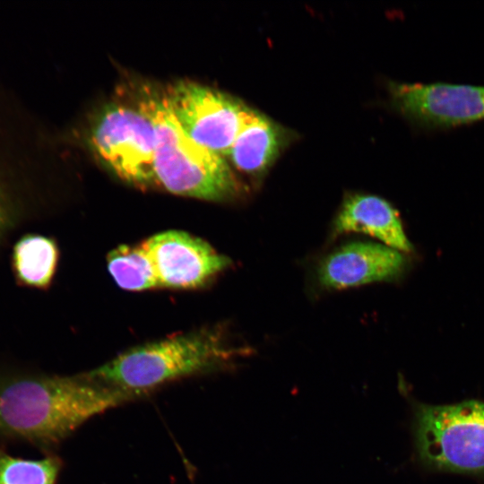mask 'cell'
Returning <instances> with one entry per match:
<instances>
[{
	"label": "cell",
	"mask_w": 484,
	"mask_h": 484,
	"mask_svg": "<svg viewBox=\"0 0 484 484\" xmlns=\"http://www.w3.org/2000/svg\"><path fill=\"white\" fill-rule=\"evenodd\" d=\"M136 397L82 375L0 374V445L50 450L92 416Z\"/></svg>",
	"instance_id": "6da1fadb"
},
{
	"label": "cell",
	"mask_w": 484,
	"mask_h": 484,
	"mask_svg": "<svg viewBox=\"0 0 484 484\" xmlns=\"http://www.w3.org/2000/svg\"><path fill=\"white\" fill-rule=\"evenodd\" d=\"M242 352L220 330L203 329L134 347L82 376L142 396L167 382L224 366Z\"/></svg>",
	"instance_id": "7a4b0ae2"
},
{
	"label": "cell",
	"mask_w": 484,
	"mask_h": 484,
	"mask_svg": "<svg viewBox=\"0 0 484 484\" xmlns=\"http://www.w3.org/2000/svg\"><path fill=\"white\" fill-rule=\"evenodd\" d=\"M138 100L155 128L156 186L174 194L216 202L233 199L241 193V184L225 159L185 133L164 93H145Z\"/></svg>",
	"instance_id": "3957f363"
},
{
	"label": "cell",
	"mask_w": 484,
	"mask_h": 484,
	"mask_svg": "<svg viewBox=\"0 0 484 484\" xmlns=\"http://www.w3.org/2000/svg\"><path fill=\"white\" fill-rule=\"evenodd\" d=\"M416 441L421 459L433 467L484 472V402L420 406Z\"/></svg>",
	"instance_id": "277c9868"
},
{
	"label": "cell",
	"mask_w": 484,
	"mask_h": 484,
	"mask_svg": "<svg viewBox=\"0 0 484 484\" xmlns=\"http://www.w3.org/2000/svg\"><path fill=\"white\" fill-rule=\"evenodd\" d=\"M90 144L99 160L122 180L139 187L156 186L155 128L138 102L107 105L93 122Z\"/></svg>",
	"instance_id": "5b68a950"
},
{
	"label": "cell",
	"mask_w": 484,
	"mask_h": 484,
	"mask_svg": "<svg viewBox=\"0 0 484 484\" xmlns=\"http://www.w3.org/2000/svg\"><path fill=\"white\" fill-rule=\"evenodd\" d=\"M164 95L185 133L223 158L255 112L228 94L190 81L175 82Z\"/></svg>",
	"instance_id": "8992f818"
},
{
	"label": "cell",
	"mask_w": 484,
	"mask_h": 484,
	"mask_svg": "<svg viewBox=\"0 0 484 484\" xmlns=\"http://www.w3.org/2000/svg\"><path fill=\"white\" fill-rule=\"evenodd\" d=\"M390 95L397 111L427 130L484 120V85L394 82Z\"/></svg>",
	"instance_id": "52a82bcc"
},
{
	"label": "cell",
	"mask_w": 484,
	"mask_h": 484,
	"mask_svg": "<svg viewBox=\"0 0 484 484\" xmlns=\"http://www.w3.org/2000/svg\"><path fill=\"white\" fill-rule=\"evenodd\" d=\"M143 244L152 260L160 287L198 288L231 264L229 257L210 244L185 231L160 232Z\"/></svg>",
	"instance_id": "ba28073f"
},
{
	"label": "cell",
	"mask_w": 484,
	"mask_h": 484,
	"mask_svg": "<svg viewBox=\"0 0 484 484\" xmlns=\"http://www.w3.org/2000/svg\"><path fill=\"white\" fill-rule=\"evenodd\" d=\"M405 262L403 253L384 244L353 242L321 261L318 281L327 289L341 290L392 280L402 272Z\"/></svg>",
	"instance_id": "9c48e42d"
},
{
	"label": "cell",
	"mask_w": 484,
	"mask_h": 484,
	"mask_svg": "<svg viewBox=\"0 0 484 484\" xmlns=\"http://www.w3.org/2000/svg\"><path fill=\"white\" fill-rule=\"evenodd\" d=\"M332 229L334 237L350 232L363 233L402 253L412 249L396 210L376 195L348 196L333 220Z\"/></svg>",
	"instance_id": "30bf717a"
},
{
	"label": "cell",
	"mask_w": 484,
	"mask_h": 484,
	"mask_svg": "<svg viewBox=\"0 0 484 484\" xmlns=\"http://www.w3.org/2000/svg\"><path fill=\"white\" fill-rule=\"evenodd\" d=\"M283 143V131L255 111L238 134L227 157L237 169L260 175L276 159Z\"/></svg>",
	"instance_id": "8fae6325"
},
{
	"label": "cell",
	"mask_w": 484,
	"mask_h": 484,
	"mask_svg": "<svg viewBox=\"0 0 484 484\" xmlns=\"http://www.w3.org/2000/svg\"><path fill=\"white\" fill-rule=\"evenodd\" d=\"M58 249L53 239L40 235H26L13 250L12 263L16 279L22 285L47 288L55 274Z\"/></svg>",
	"instance_id": "7c38bea8"
},
{
	"label": "cell",
	"mask_w": 484,
	"mask_h": 484,
	"mask_svg": "<svg viewBox=\"0 0 484 484\" xmlns=\"http://www.w3.org/2000/svg\"><path fill=\"white\" fill-rule=\"evenodd\" d=\"M108 269L122 289L140 291L160 287L149 252L143 244L121 245L107 257Z\"/></svg>",
	"instance_id": "4fadbf2b"
},
{
	"label": "cell",
	"mask_w": 484,
	"mask_h": 484,
	"mask_svg": "<svg viewBox=\"0 0 484 484\" xmlns=\"http://www.w3.org/2000/svg\"><path fill=\"white\" fill-rule=\"evenodd\" d=\"M61 468L62 461L55 454L26 459L0 445V484H56Z\"/></svg>",
	"instance_id": "5bb4252c"
},
{
	"label": "cell",
	"mask_w": 484,
	"mask_h": 484,
	"mask_svg": "<svg viewBox=\"0 0 484 484\" xmlns=\"http://www.w3.org/2000/svg\"><path fill=\"white\" fill-rule=\"evenodd\" d=\"M10 203L6 193L0 184V234L10 222Z\"/></svg>",
	"instance_id": "9a60e30c"
}]
</instances>
